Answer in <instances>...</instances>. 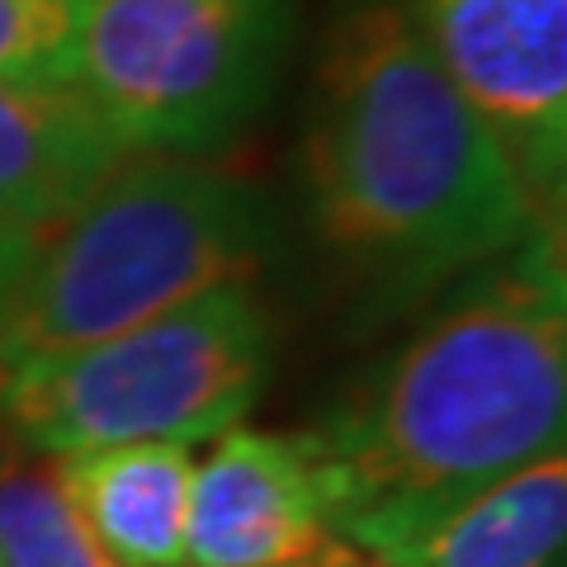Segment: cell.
<instances>
[{
  "label": "cell",
  "mask_w": 567,
  "mask_h": 567,
  "mask_svg": "<svg viewBox=\"0 0 567 567\" xmlns=\"http://www.w3.org/2000/svg\"><path fill=\"white\" fill-rule=\"evenodd\" d=\"M58 468L85 525L118 567H185L194 450L171 440L62 454Z\"/></svg>",
  "instance_id": "cell-9"
},
{
  "label": "cell",
  "mask_w": 567,
  "mask_h": 567,
  "mask_svg": "<svg viewBox=\"0 0 567 567\" xmlns=\"http://www.w3.org/2000/svg\"><path fill=\"white\" fill-rule=\"evenodd\" d=\"M331 539V468L317 431L227 425L194 464L185 567H289Z\"/></svg>",
  "instance_id": "cell-7"
},
{
  "label": "cell",
  "mask_w": 567,
  "mask_h": 567,
  "mask_svg": "<svg viewBox=\"0 0 567 567\" xmlns=\"http://www.w3.org/2000/svg\"><path fill=\"white\" fill-rule=\"evenodd\" d=\"M298 181L331 279L369 312L412 308L558 227L406 0H336L303 100Z\"/></svg>",
  "instance_id": "cell-1"
},
{
  "label": "cell",
  "mask_w": 567,
  "mask_h": 567,
  "mask_svg": "<svg viewBox=\"0 0 567 567\" xmlns=\"http://www.w3.org/2000/svg\"><path fill=\"white\" fill-rule=\"evenodd\" d=\"M279 350L256 284L208 289L104 341L0 364V445L81 454L110 445H199L256 406Z\"/></svg>",
  "instance_id": "cell-4"
},
{
  "label": "cell",
  "mask_w": 567,
  "mask_h": 567,
  "mask_svg": "<svg viewBox=\"0 0 567 567\" xmlns=\"http://www.w3.org/2000/svg\"><path fill=\"white\" fill-rule=\"evenodd\" d=\"M128 162L76 81L0 76V233L48 237Z\"/></svg>",
  "instance_id": "cell-8"
},
{
  "label": "cell",
  "mask_w": 567,
  "mask_h": 567,
  "mask_svg": "<svg viewBox=\"0 0 567 567\" xmlns=\"http://www.w3.org/2000/svg\"><path fill=\"white\" fill-rule=\"evenodd\" d=\"M284 246L270 189L199 156L123 162L48 233L0 317V364L152 322L208 289L256 284Z\"/></svg>",
  "instance_id": "cell-3"
},
{
  "label": "cell",
  "mask_w": 567,
  "mask_h": 567,
  "mask_svg": "<svg viewBox=\"0 0 567 567\" xmlns=\"http://www.w3.org/2000/svg\"><path fill=\"white\" fill-rule=\"evenodd\" d=\"M289 567H383L379 558H369V554H360L354 544H346V539H327L317 554H308V558H298V563H289Z\"/></svg>",
  "instance_id": "cell-14"
},
{
  "label": "cell",
  "mask_w": 567,
  "mask_h": 567,
  "mask_svg": "<svg viewBox=\"0 0 567 567\" xmlns=\"http://www.w3.org/2000/svg\"><path fill=\"white\" fill-rule=\"evenodd\" d=\"M81 0H0V76L76 81Z\"/></svg>",
  "instance_id": "cell-12"
},
{
  "label": "cell",
  "mask_w": 567,
  "mask_h": 567,
  "mask_svg": "<svg viewBox=\"0 0 567 567\" xmlns=\"http://www.w3.org/2000/svg\"><path fill=\"white\" fill-rule=\"evenodd\" d=\"M33 251H39V237H24V233H0V317H6V303L14 293V284L29 270Z\"/></svg>",
  "instance_id": "cell-13"
},
{
  "label": "cell",
  "mask_w": 567,
  "mask_h": 567,
  "mask_svg": "<svg viewBox=\"0 0 567 567\" xmlns=\"http://www.w3.org/2000/svg\"><path fill=\"white\" fill-rule=\"evenodd\" d=\"M298 0H81L76 85L128 152L204 156L251 128Z\"/></svg>",
  "instance_id": "cell-5"
},
{
  "label": "cell",
  "mask_w": 567,
  "mask_h": 567,
  "mask_svg": "<svg viewBox=\"0 0 567 567\" xmlns=\"http://www.w3.org/2000/svg\"><path fill=\"white\" fill-rule=\"evenodd\" d=\"M0 567H118L71 502L58 458L0 454Z\"/></svg>",
  "instance_id": "cell-11"
},
{
  "label": "cell",
  "mask_w": 567,
  "mask_h": 567,
  "mask_svg": "<svg viewBox=\"0 0 567 567\" xmlns=\"http://www.w3.org/2000/svg\"><path fill=\"white\" fill-rule=\"evenodd\" d=\"M567 293L558 227L477 270L454 303L317 425L331 535L383 558L445 511L563 450Z\"/></svg>",
  "instance_id": "cell-2"
},
{
  "label": "cell",
  "mask_w": 567,
  "mask_h": 567,
  "mask_svg": "<svg viewBox=\"0 0 567 567\" xmlns=\"http://www.w3.org/2000/svg\"><path fill=\"white\" fill-rule=\"evenodd\" d=\"M425 48L502 142L544 223L567 166V0H406Z\"/></svg>",
  "instance_id": "cell-6"
},
{
  "label": "cell",
  "mask_w": 567,
  "mask_h": 567,
  "mask_svg": "<svg viewBox=\"0 0 567 567\" xmlns=\"http://www.w3.org/2000/svg\"><path fill=\"white\" fill-rule=\"evenodd\" d=\"M567 458H535L406 539L383 567H563Z\"/></svg>",
  "instance_id": "cell-10"
}]
</instances>
